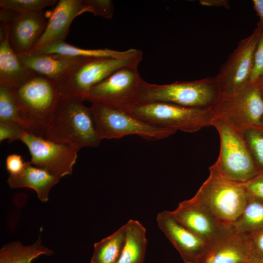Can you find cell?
<instances>
[{
  "label": "cell",
  "instance_id": "6da1fadb",
  "mask_svg": "<svg viewBox=\"0 0 263 263\" xmlns=\"http://www.w3.org/2000/svg\"><path fill=\"white\" fill-rule=\"evenodd\" d=\"M9 89L24 123L26 132L44 138L60 99L56 82L33 72Z\"/></svg>",
  "mask_w": 263,
  "mask_h": 263
},
{
  "label": "cell",
  "instance_id": "7a4b0ae2",
  "mask_svg": "<svg viewBox=\"0 0 263 263\" xmlns=\"http://www.w3.org/2000/svg\"><path fill=\"white\" fill-rule=\"evenodd\" d=\"M60 95L44 138L80 149L98 147L101 140L90 108L79 98L67 94Z\"/></svg>",
  "mask_w": 263,
  "mask_h": 263
},
{
  "label": "cell",
  "instance_id": "3957f363",
  "mask_svg": "<svg viewBox=\"0 0 263 263\" xmlns=\"http://www.w3.org/2000/svg\"><path fill=\"white\" fill-rule=\"evenodd\" d=\"M212 126L219 133V155L212 167L227 179L245 183L262 171L257 166L244 136L243 131L222 116H213Z\"/></svg>",
  "mask_w": 263,
  "mask_h": 263
},
{
  "label": "cell",
  "instance_id": "277c9868",
  "mask_svg": "<svg viewBox=\"0 0 263 263\" xmlns=\"http://www.w3.org/2000/svg\"><path fill=\"white\" fill-rule=\"evenodd\" d=\"M220 95L215 77L165 85L151 84L144 80L135 103L165 102L186 107L211 110Z\"/></svg>",
  "mask_w": 263,
  "mask_h": 263
},
{
  "label": "cell",
  "instance_id": "5b68a950",
  "mask_svg": "<svg viewBox=\"0 0 263 263\" xmlns=\"http://www.w3.org/2000/svg\"><path fill=\"white\" fill-rule=\"evenodd\" d=\"M122 110L159 128L192 133L212 126L211 109L186 107L165 102L133 103Z\"/></svg>",
  "mask_w": 263,
  "mask_h": 263
},
{
  "label": "cell",
  "instance_id": "8992f818",
  "mask_svg": "<svg viewBox=\"0 0 263 263\" xmlns=\"http://www.w3.org/2000/svg\"><path fill=\"white\" fill-rule=\"evenodd\" d=\"M209 174L192 198L215 219L231 224L240 216L245 206L247 192L244 183L230 180L212 166Z\"/></svg>",
  "mask_w": 263,
  "mask_h": 263
},
{
  "label": "cell",
  "instance_id": "52a82bcc",
  "mask_svg": "<svg viewBox=\"0 0 263 263\" xmlns=\"http://www.w3.org/2000/svg\"><path fill=\"white\" fill-rule=\"evenodd\" d=\"M143 53L130 57H84L56 82L60 94L85 100L90 90L110 75L125 66L139 64Z\"/></svg>",
  "mask_w": 263,
  "mask_h": 263
},
{
  "label": "cell",
  "instance_id": "ba28073f",
  "mask_svg": "<svg viewBox=\"0 0 263 263\" xmlns=\"http://www.w3.org/2000/svg\"><path fill=\"white\" fill-rule=\"evenodd\" d=\"M92 103L89 108L101 141L131 135L155 141L167 138L176 132L150 125L122 110L100 103Z\"/></svg>",
  "mask_w": 263,
  "mask_h": 263
},
{
  "label": "cell",
  "instance_id": "9c48e42d",
  "mask_svg": "<svg viewBox=\"0 0 263 263\" xmlns=\"http://www.w3.org/2000/svg\"><path fill=\"white\" fill-rule=\"evenodd\" d=\"M139 64L121 68L94 86L85 100L124 109L135 103L144 81L138 71Z\"/></svg>",
  "mask_w": 263,
  "mask_h": 263
},
{
  "label": "cell",
  "instance_id": "30bf717a",
  "mask_svg": "<svg viewBox=\"0 0 263 263\" xmlns=\"http://www.w3.org/2000/svg\"><path fill=\"white\" fill-rule=\"evenodd\" d=\"M211 111L213 116L225 118L243 132L263 125V99L259 88L250 83L233 94L220 95Z\"/></svg>",
  "mask_w": 263,
  "mask_h": 263
},
{
  "label": "cell",
  "instance_id": "8fae6325",
  "mask_svg": "<svg viewBox=\"0 0 263 263\" xmlns=\"http://www.w3.org/2000/svg\"><path fill=\"white\" fill-rule=\"evenodd\" d=\"M28 148L31 163L59 179L71 174L75 164L77 147L55 142L25 131L20 140Z\"/></svg>",
  "mask_w": 263,
  "mask_h": 263
},
{
  "label": "cell",
  "instance_id": "7c38bea8",
  "mask_svg": "<svg viewBox=\"0 0 263 263\" xmlns=\"http://www.w3.org/2000/svg\"><path fill=\"white\" fill-rule=\"evenodd\" d=\"M257 28L242 39L215 77L221 95L233 94L250 83L254 54L258 40Z\"/></svg>",
  "mask_w": 263,
  "mask_h": 263
},
{
  "label": "cell",
  "instance_id": "4fadbf2b",
  "mask_svg": "<svg viewBox=\"0 0 263 263\" xmlns=\"http://www.w3.org/2000/svg\"><path fill=\"white\" fill-rule=\"evenodd\" d=\"M0 19L6 28L9 44L18 56L31 53L48 23L43 11L18 13L1 9Z\"/></svg>",
  "mask_w": 263,
  "mask_h": 263
},
{
  "label": "cell",
  "instance_id": "5bb4252c",
  "mask_svg": "<svg viewBox=\"0 0 263 263\" xmlns=\"http://www.w3.org/2000/svg\"><path fill=\"white\" fill-rule=\"evenodd\" d=\"M251 256L248 237L225 224L206 244L197 263H245Z\"/></svg>",
  "mask_w": 263,
  "mask_h": 263
},
{
  "label": "cell",
  "instance_id": "9a60e30c",
  "mask_svg": "<svg viewBox=\"0 0 263 263\" xmlns=\"http://www.w3.org/2000/svg\"><path fill=\"white\" fill-rule=\"evenodd\" d=\"M156 222L180 255L185 263H197L198 258L206 242L177 222L165 210L158 213Z\"/></svg>",
  "mask_w": 263,
  "mask_h": 263
},
{
  "label": "cell",
  "instance_id": "2e32d148",
  "mask_svg": "<svg viewBox=\"0 0 263 263\" xmlns=\"http://www.w3.org/2000/svg\"><path fill=\"white\" fill-rule=\"evenodd\" d=\"M169 212L177 222L205 242L218 233L225 224L215 219L192 198L181 202Z\"/></svg>",
  "mask_w": 263,
  "mask_h": 263
},
{
  "label": "cell",
  "instance_id": "e0dca14e",
  "mask_svg": "<svg viewBox=\"0 0 263 263\" xmlns=\"http://www.w3.org/2000/svg\"><path fill=\"white\" fill-rule=\"evenodd\" d=\"M84 12L86 11L83 0H58L48 21L44 32L29 54L36 52L52 42L64 41L73 20Z\"/></svg>",
  "mask_w": 263,
  "mask_h": 263
},
{
  "label": "cell",
  "instance_id": "ac0fdd59",
  "mask_svg": "<svg viewBox=\"0 0 263 263\" xmlns=\"http://www.w3.org/2000/svg\"><path fill=\"white\" fill-rule=\"evenodd\" d=\"M18 56L28 69L48 77L56 83L84 58L59 54H29Z\"/></svg>",
  "mask_w": 263,
  "mask_h": 263
},
{
  "label": "cell",
  "instance_id": "d6986e66",
  "mask_svg": "<svg viewBox=\"0 0 263 263\" xmlns=\"http://www.w3.org/2000/svg\"><path fill=\"white\" fill-rule=\"evenodd\" d=\"M33 73L23 66L11 48L6 28L0 22V85L10 88L23 81Z\"/></svg>",
  "mask_w": 263,
  "mask_h": 263
},
{
  "label": "cell",
  "instance_id": "ffe728a7",
  "mask_svg": "<svg viewBox=\"0 0 263 263\" xmlns=\"http://www.w3.org/2000/svg\"><path fill=\"white\" fill-rule=\"evenodd\" d=\"M59 180L57 177L42 169L33 166L28 161L25 162V167L20 173L10 174L7 182L11 188H28L34 189L38 198L42 202H46L51 188Z\"/></svg>",
  "mask_w": 263,
  "mask_h": 263
},
{
  "label": "cell",
  "instance_id": "44dd1931",
  "mask_svg": "<svg viewBox=\"0 0 263 263\" xmlns=\"http://www.w3.org/2000/svg\"><path fill=\"white\" fill-rule=\"evenodd\" d=\"M141 50L129 49L121 51L110 49H86L78 48L59 40L48 43L32 54H59L78 57H112L127 58L134 56L142 53Z\"/></svg>",
  "mask_w": 263,
  "mask_h": 263
},
{
  "label": "cell",
  "instance_id": "7402d4cb",
  "mask_svg": "<svg viewBox=\"0 0 263 263\" xmlns=\"http://www.w3.org/2000/svg\"><path fill=\"white\" fill-rule=\"evenodd\" d=\"M126 225L125 242L116 263H143L147 246L146 228L140 222L132 219Z\"/></svg>",
  "mask_w": 263,
  "mask_h": 263
},
{
  "label": "cell",
  "instance_id": "603a6c76",
  "mask_svg": "<svg viewBox=\"0 0 263 263\" xmlns=\"http://www.w3.org/2000/svg\"><path fill=\"white\" fill-rule=\"evenodd\" d=\"M231 224L238 233L248 237L263 230V199L247 193L243 212Z\"/></svg>",
  "mask_w": 263,
  "mask_h": 263
},
{
  "label": "cell",
  "instance_id": "cb8c5ba5",
  "mask_svg": "<svg viewBox=\"0 0 263 263\" xmlns=\"http://www.w3.org/2000/svg\"><path fill=\"white\" fill-rule=\"evenodd\" d=\"M53 251L41 244L40 236L33 244L24 245L19 241L5 244L0 250V263H31L41 255L50 256Z\"/></svg>",
  "mask_w": 263,
  "mask_h": 263
},
{
  "label": "cell",
  "instance_id": "d4e9b609",
  "mask_svg": "<svg viewBox=\"0 0 263 263\" xmlns=\"http://www.w3.org/2000/svg\"><path fill=\"white\" fill-rule=\"evenodd\" d=\"M126 224L94 245L90 263H116L122 252L126 235Z\"/></svg>",
  "mask_w": 263,
  "mask_h": 263
},
{
  "label": "cell",
  "instance_id": "484cf974",
  "mask_svg": "<svg viewBox=\"0 0 263 263\" xmlns=\"http://www.w3.org/2000/svg\"><path fill=\"white\" fill-rule=\"evenodd\" d=\"M56 3V0H0V7L18 13H28L41 12Z\"/></svg>",
  "mask_w": 263,
  "mask_h": 263
},
{
  "label": "cell",
  "instance_id": "4316f807",
  "mask_svg": "<svg viewBox=\"0 0 263 263\" xmlns=\"http://www.w3.org/2000/svg\"><path fill=\"white\" fill-rule=\"evenodd\" d=\"M12 121L19 123L25 129L22 119L9 88L0 85V122ZM26 131V130H25Z\"/></svg>",
  "mask_w": 263,
  "mask_h": 263
},
{
  "label": "cell",
  "instance_id": "83f0119b",
  "mask_svg": "<svg viewBox=\"0 0 263 263\" xmlns=\"http://www.w3.org/2000/svg\"><path fill=\"white\" fill-rule=\"evenodd\" d=\"M243 132L257 166L263 171V125L248 128Z\"/></svg>",
  "mask_w": 263,
  "mask_h": 263
},
{
  "label": "cell",
  "instance_id": "f1b7e54d",
  "mask_svg": "<svg viewBox=\"0 0 263 263\" xmlns=\"http://www.w3.org/2000/svg\"><path fill=\"white\" fill-rule=\"evenodd\" d=\"M259 37L250 83L258 88L263 85V25L257 24Z\"/></svg>",
  "mask_w": 263,
  "mask_h": 263
},
{
  "label": "cell",
  "instance_id": "f546056e",
  "mask_svg": "<svg viewBox=\"0 0 263 263\" xmlns=\"http://www.w3.org/2000/svg\"><path fill=\"white\" fill-rule=\"evenodd\" d=\"M86 12L92 13L94 16H100L106 19L113 17L114 7L110 0H83Z\"/></svg>",
  "mask_w": 263,
  "mask_h": 263
},
{
  "label": "cell",
  "instance_id": "4dcf8cb0",
  "mask_svg": "<svg viewBox=\"0 0 263 263\" xmlns=\"http://www.w3.org/2000/svg\"><path fill=\"white\" fill-rule=\"evenodd\" d=\"M26 131L24 127L18 122H0V141L5 139L9 143L20 140L23 133Z\"/></svg>",
  "mask_w": 263,
  "mask_h": 263
},
{
  "label": "cell",
  "instance_id": "1f68e13d",
  "mask_svg": "<svg viewBox=\"0 0 263 263\" xmlns=\"http://www.w3.org/2000/svg\"><path fill=\"white\" fill-rule=\"evenodd\" d=\"M244 185L248 194L263 199V171Z\"/></svg>",
  "mask_w": 263,
  "mask_h": 263
},
{
  "label": "cell",
  "instance_id": "d6a6232c",
  "mask_svg": "<svg viewBox=\"0 0 263 263\" xmlns=\"http://www.w3.org/2000/svg\"><path fill=\"white\" fill-rule=\"evenodd\" d=\"M25 162L21 156L17 154L9 155L6 159L5 166L10 174L15 175L20 173L24 169Z\"/></svg>",
  "mask_w": 263,
  "mask_h": 263
},
{
  "label": "cell",
  "instance_id": "836d02e7",
  "mask_svg": "<svg viewBox=\"0 0 263 263\" xmlns=\"http://www.w3.org/2000/svg\"><path fill=\"white\" fill-rule=\"evenodd\" d=\"M248 238L251 255L263 260V230Z\"/></svg>",
  "mask_w": 263,
  "mask_h": 263
},
{
  "label": "cell",
  "instance_id": "e575fe53",
  "mask_svg": "<svg viewBox=\"0 0 263 263\" xmlns=\"http://www.w3.org/2000/svg\"><path fill=\"white\" fill-rule=\"evenodd\" d=\"M203 5L208 6L223 7L229 8V2L225 0H202L200 1Z\"/></svg>",
  "mask_w": 263,
  "mask_h": 263
},
{
  "label": "cell",
  "instance_id": "d590c367",
  "mask_svg": "<svg viewBox=\"0 0 263 263\" xmlns=\"http://www.w3.org/2000/svg\"><path fill=\"white\" fill-rule=\"evenodd\" d=\"M253 8L259 17L258 24L263 25V0H252Z\"/></svg>",
  "mask_w": 263,
  "mask_h": 263
},
{
  "label": "cell",
  "instance_id": "8d00e7d4",
  "mask_svg": "<svg viewBox=\"0 0 263 263\" xmlns=\"http://www.w3.org/2000/svg\"><path fill=\"white\" fill-rule=\"evenodd\" d=\"M245 263H263V260L251 255L249 259Z\"/></svg>",
  "mask_w": 263,
  "mask_h": 263
},
{
  "label": "cell",
  "instance_id": "74e56055",
  "mask_svg": "<svg viewBox=\"0 0 263 263\" xmlns=\"http://www.w3.org/2000/svg\"><path fill=\"white\" fill-rule=\"evenodd\" d=\"M259 89L260 90L261 96L263 99V85L259 88Z\"/></svg>",
  "mask_w": 263,
  "mask_h": 263
}]
</instances>
